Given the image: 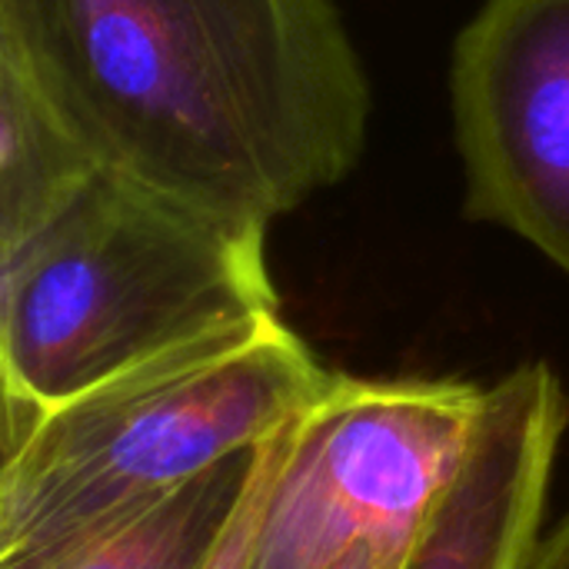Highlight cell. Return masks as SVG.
Instances as JSON below:
<instances>
[{
  "mask_svg": "<svg viewBox=\"0 0 569 569\" xmlns=\"http://www.w3.org/2000/svg\"><path fill=\"white\" fill-rule=\"evenodd\" d=\"M0 53L107 167L233 217L293 213L367 150L333 0H0Z\"/></svg>",
  "mask_w": 569,
  "mask_h": 569,
  "instance_id": "6da1fadb",
  "label": "cell"
},
{
  "mask_svg": "<svg viewBox=\"0 0 569 569\" xmlns=\"http://www.w3.org/2000/svg\"><path fill=\"white\" fill-rule=\"evenodd\" d=\"M333 380L280 320L143 360L53 407L3 397L0 569H63L217 463L280 437Z\"/></svg>",
  "mask_w": 569,
  "mask_h": 569,
  "instance_id": "7a4b0ae2",
  "label": "cell"
},
{
  "mask_svg": "<svg viewBox=\"0 0 569 569\" xmlns=\"http://www.w3.org/2000/svg\"><path fill=\"white\" fill-rule=\"evenodd\" d=\"M263 220L103 167L0 253L3 397L53 407L210 333L280 317Z\"/></svg>",
  "mask_w": 569,
  "mask_h": 569,
  "instance_id": "3957f363",
  "label": "cell"
},
{
  "mask_svg": "<svg viewBox=\"0 0 569 569\" xmlns=\"http://www.w3.org/2000/svg\"><path fill=\"white\" fill-rule=\"evenodd\" d=\"M483 400L470 380L333 373L283 437L243 569H330L360 543L407 553L460 477Z\"/></svg>",
  "mask_w": 569,
  "mask_h": 569,
  "instance_id": "277c9868",
  "label": "cell"
},
{
  "mask_svg": "<svg viewBox=\"0 0 569 569\" xmlns=\"http://www.w3.org/2000/svg\"><path fill=\"white\" fill-rule=\"evenodd\" d=\"M467 217L569 277V0H483L450 63Z\"/></svg>",
  "mask_w": 569,
  "mask_h": 569,
  "instance_id": "5b68a950",
  "label": "cell"
},
{
  "mask_svg": "<svg viewBox=\"0 0 569 569\" xmlns=\"http://www.w3.org/2000/svg\"><path fill=\"white\" fill-rule=\"evenodd\" d=\"M567 420V390L543 360L490 383L467 463L400 569H523Z\"/></svg>",
  "mask_w": 569,
  "mask_h": 569,
  "instance_id": "8992f818",
  "label": "cell"
},
{
  "mask_svg": "<svg viewBox=\"0 0 569 569\" xmlns=\"http://www.w3.org/2000/svg\"><path fill=\"white\" fill-rule=\"evenodd\" d=\"M103 167L70 117L0 53V253L53 223Z\"/></svg>",
  "mask_w": 569,
  "mask_h": 569,
  "instance_id": "52a82bcc",
  "label": "cell"
},
{
  "mask_svg": "<svg viewBox=\"0 0 569 569\" xmlns=\"http://www.w3.org/2000/svg\"><path fill=\"white\" fill-rule=\"evenodd\" d=\"M283 433L217 463L63 569H213L263 487Z\"/></svg>",
  "mask_w": 569,
  "mask_h": 569,
  "instance_id": "ba28073f",
  "label": "cell"
},
{
  "mask_svg": "<svg viewBox=\"0 0 569 569\" xmlns=\"http://www.w3.org/2000/svg\"><path fill=\"white\" fill-rule=\"evenodd\" d=\"M287 437V433H283ZM280 450H283V440H280ZM280 450H277V457H280ZM273 467H277V460H273ZM273 467H270V473H273ZM270 473H267V480H263V487L257 490V497H253V503H250V510L243 513V520H240V527H237V533L230 537V543L223 547V553H220V560L213 563V569H243L247 563V550H250V537H253V523H257V513H260V503H263V493H267V483H270Z\"/></svg>",
  "mask_w": 569,
  "mask_h": 569,
  "instance_id": "9c48e42d",
  "label": "cell"
},
{
  "mask_svg": "<svg viewBox=\"0 0 569 569\" xmlns=\"http://www.w3.org/2000/svg\"><path fill=\"white\" fill-rule=\"evenodd\" d=\"M523 569H569V510L547 537H537Z\"/></svg>",
  "mask_w": 569,
  "mask_h": 569,
  "instance_id": "30bf717a",
  "label": "cell"
},
{
  "mask_svg": "<svg viewBox=\"0 0 569 569\" xmlns=\"http://www.w3.org/2000/svg\"><path fill=\"white\" fill-rule=\"evenodd\" d=\"M407 553H397L390 547H380V543H360L353 547L337 567L330 569H400Z\"/></svg>",
  "mask_w": 569,
  "mask_h": 569,
  "instance_id": "8fae6325",
  "label": "cell"
}]
</instances>
